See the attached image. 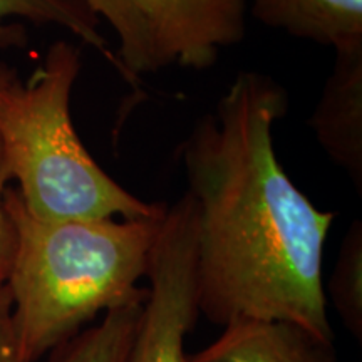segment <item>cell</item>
Here are the masks:
<instances>
[{"label":"cell","mask_w":362,"mask_h":362,"mask_svg":"<svg viewBox=\"0 0 362 362\" xmlns=\"http://www.w3.org/2000/svg\"><path fill=\"white\" fill-rule=\"evenodd\" d=\"M287 106L274 79L242 72L181 149L198 208L200 314L221 327L280 320L334 342L322 279L334 214L280 165L274 126Z\"/></svg>","instance_id":"6da1fadb"},{"label":"cell","mask_w":362,"mask_h":362,"mask_svg":"<svg viewBox=\"0 0 362 362\" xmlns=\"http://www.w3.org/2000/svg\"><path fill=\"white\" fill-rule=\"evenodd\" d=\"M16 228L7 288L21 356L39 362L88 329L99 315L143 305L149 255L161 216L136 220L42 221L25 211L16 188L6 189Z\"/></svg>","instance_id":"7a4b0ae2"},{"label":"cell","mask_w":362,"mask_h":362,"mask_svg":"<svg viewBox=\"0 0 362 362\" xmlns=\"http://www.w3.org/2000/svg\"><path fill=\"white\" fill-rule=\"evenodd\" d=\"M79 71V49L57 40L27 83L0 93V148L25 211L42 221L161 216L165 205L117 185L79 139L71 117Z\"/></svg>","instance_id":"3957f363"},{"label":"cell","mask_w":362,"mask_h":362,"mask_svg":"<svg viewBox=\"0 0 362 362\" xmlns=\"http://www.w3.org/2000/svg\"><path fill=\"white\" fill-rule=\"evenodd\" d=\"M198 208L188 192L166 206L151 248L148 298L126 362H187L185 339L198 322Z\"/></svg>","instance_id":"277c9868"},{"label":"cell","mask_w":362,"mask_h":362,"mask_svg":"<svg viewBox=\"0 0 362 362\" xmlns=\"http://www.w3.org/2000/svg\"><path fill=\"white\" fill-rule=\"evenodd\" d=\"M161 67L214 66L220 49L245 37L247 0H133Z\"/></svg>","instance_id":"5b68a950"},{"label":"cell","mask_w":362,"mask_h":362,"mask_svg":"<svg viewBox=\"0 0 362 362\" xmlns=\"http://www.w3.org/2000/svg\"><path fill=\"white\" fill-rule=\"evenodd\" d=\"M336 61L310 117L317 143L362 194V40L334 49Z\"/></svg>","instance_id":"8992f818"},{"label":"cell","mask_w":362,"mask_h":362,"mask_svg":"<svg viewBox=\"0 0 362 362\" xmlns=\"http://www.w3.org/2000/svg\"><path fill=\"white\" fill-rule=\"evenodd\" d=\"M187 362H336L334 342L280 320L238 319Z\"/></svg>","instance_id":"52a82bcc"},{"label":"cell","mask_w":362,"mask_h":362,"mask_svg":"<svg viewBox=\"0 0 362 362\" xmlns=\"http://www.w3.org/2000/svg\"><path fill=\"white\" fill-rule=\"evenodd\" d=\"M262 24L337 49L362 40V0H252Z\"/></svg>","instance_id":"ba28073f"},{"label":"cell","mask_w":362,"mask_h":362,"mask_svg":"<svg viewBox=\"0 0 362 362\" xmlns=\"http://www.w3.org/2000/svg\"><path fill=\"white\" fill-rule=\"evenodd\" d=\"M13 19L64 27L94 51L101 52L129 81L119 57L112 54L99 30L101 19L83 0H0V49L24 47L27 42L24 25L16 24Z\"/></svg>","instance_id":"9c48e42d"},{"label":"cell","mask_w":362,"mask_h":362,"mask_svg":"<svg viewBox=\"0 0 362 362\" xmlns=\"http://www.w3.org/2000/svg\"><path fill=\"white\" fill-rule=\"evenodd\" d=\"M143 305L110 310L101 322L89 325L51 352L47 362H126Z\"/></svg>","instance_id":"30bf717a"},{"label":"cell","mask_w":362,"mask_h":362,"mask_svg":"<svg viewBox=\"0 0 362 362\" xmlns=\"http://www.w3.org/2000/svg\"><path fill=\"white\" fill-rule=\"evenodd\" d=\"M99 19L110 22L119 37V54L129 83L161 67L151 33L133 0H83Z\"/></svg>","instance_id":"8fae6325"},{"label":"cell","mask_w":362,"mask_h":362,"mask_svg":"<svg viewBox=\"0 0 362 362\" xmlns=\"http://www.w3.org/2000/svg\"><path fill=\"white\" fill-rule=\"evenodd\" d=\"M325 298L330 297L344 325L361 342L362 339V221L354 220L341 243Z\"/></svg>","instance_id":"7c38bea8"},{"label":"cell","mask_w":362,"mask_h":362,"mask_svg":"<svg viewBox=\"0 0 362 362\" xmlns=\"http://www.w3.org/2000/svg\"><path fill=\"white\" fill-rule=\"evenodd\" d=\"M11 181L2 148H0V285L7 284L16 253V228L6 208V189Z\"/></svg>","instance_id":"4fadbf2b"},{"label":"cell","mask_w":362,"mask_h":362,"mask_svg":"<svg viewBox=\"0 0 362 362\" xmlns=\"http://www.w3.org/2000/svg\"><path fill=\"white\" fill-rule=\"evenodd\" d=\"M0 362H27L21 356L12 327V302L7 284L0 285Z\"/></svg>","instance_id":"5bb4252c"},{"label":"cell","mask_w":362,"mask_h":362,"mask_svg":"<svg viewBox=\"0 0 362 362\" xmlns=\"http://www.w3.org/2000/svg\"><path fill=\"white\" fill-rule=\"evenodd\" d=\"M16 79H17L16 71H13L12 67H8L0 62V93H2L6 88H8V86H11Z\"/></svg>","instance_id":"9a60e30c"}]
</instances>
